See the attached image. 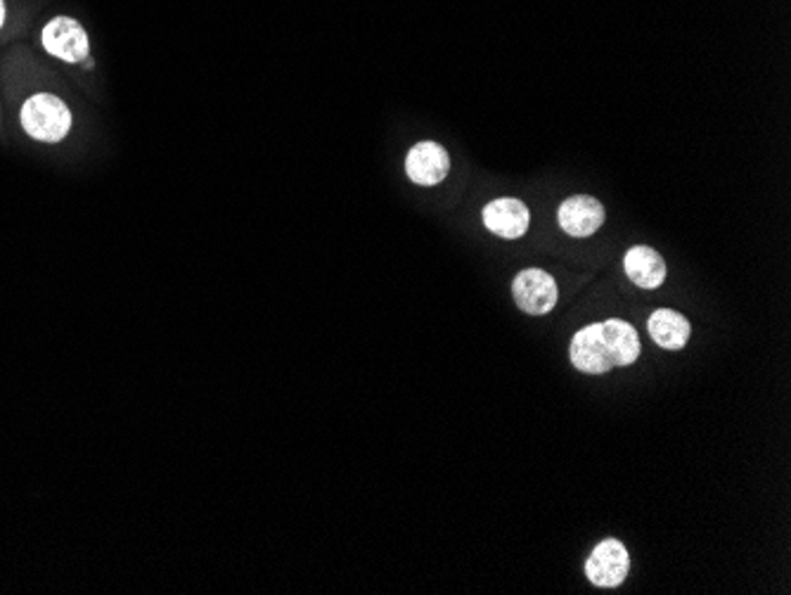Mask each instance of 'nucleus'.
Masks as SVG:
<instances>
[{
    "label": "nucleus",
    "instance_id": "nucleus-1",
    "mask_svg": "<svg viewBox=\"0 0 791 595\" xmlns=\"http://www.w3.org/2000/svg\"><path fill=\"white\" fill-rule=\"evenodd\" d=\"M22 126L31 138L43 143H58L70 134L72 112L58 95H33L22 107Z\"/></svg>",
    "mask_w": 791,
    "mask_h": 595
},
{
    "label": "nucleus",
    "instance_id": "nucleus-2",
    "mask_svg": "<svg viewBox=\"0 0 791 595\" xmlns=\"http://www.w3.org/2000/svg\"><path fill=\"white\" fill-rule=\"evenodd\" d=\"M631 557L626 545L616 539H604L585 562V574L600 588H616L626 582Z\"/></svg>",
    "mask_w": 791,
    "mask_h": 595
},
{
    "label": "nucleus",
    "instance_id": "nucleus-3",
    "mask_svg": "<svg viewBox=\"0 0 791 595\" xmlns=\"http://www.w3.org/2000/svg\"><path fill=\"white\" fill-rule=\"evenodd\" d=\"M512 294L521 311L531 313V316H543L558 304V283L541 269H527L514 278Z\"/></svg>",
    "mask_w": 791,
    "mask_h": 595
},
{
    "label": "nucleus",
    "instance_id": "nucleus-4",
    "mask_svg": "<svg viewBox=\"0 0 791 595\" xmlns=\"http://www.w3.org/2000/svg\"><path fill=\"white\" fill-rule=\"evenodd\" d=\"M43 48L64 62H81L89 55V36L76 20L55 18L43 29Z\"/></svg>",
    "mask_w": 791,
    "mask_h": 595
},
{
    "label": "nucleus",
    "instance_id": "nucleus-5",
    "mask_svg": "<svg viewBox=\"0 0 791 595\" xmlns=\"http://www.w3.org/2000/svg\"><path fill=\"white\" fill-rule=\"evenodd\" d=\"M406 171L417 186H439L450 171V157L439 143L425 140L408 153Z\"/></svg>",
    "mask_w": 791,
    "mask_h": 595
},
{
    "label": "nucleus",
    "instance_id": "nucleus-6",
    "mask_svg": "<svg viewBox=\"0 0 791 595\" xmlns=\"http://www.w3.org/2000/svg\"><path fill=\"white\" fill-rule=\"evenodd\" d=\"M560 226L571 238H587L604 223V207L587 195H574L562 202L558 211Z\"/></svg>",
    "mask_w": 791,
    "mask_h": 595
},
{
    "label": "nucleus",
    "instance_id": "nucleus-7",
    "mask_svg": "<svg viewBox=\"0 0 791 595\" xmlns=\"http://www.w3.org/2000/svg\"><path fill=\"white\" fill-rule=\"evenodd\" d=\"M529 221L531 213L527 205L514 200V197H500V200L486 205L483 209L486 228L504 240H517L524 236Z\"/></svg>",
    "mask_w": 791,
    "mask_h": 595
},
{
    "label": "nucleus",
    "instance_id": "nucleus-8",
    "mask_svg": "<svg viewBox=\"0 0 791 595\" xmlns=\"http://www.w3.org/2000/svg\"><path fill=\"white\" fill-rule=\"evenodd\" d=\"M571 361H574V366L581 373L587 375H604L612 370L607 352H604L600 323L585 325L574 335V340H571Z\"/></svg>",
    "mask_w": 791,
    "mask_h": 595
},
{
    "label": "nucleus",
    "instance_id": "nucleus-9",
    "mask_svg": "<svg viewBox=\"0 0 791 595\" xmlns=\"http://www.w3.org/2000/svg\"><path fill=\"white\" fill-rule=\"evenodd\" d=\"M600 330H602L604 352H607L612 368L633 366L639 356V337L635 333V327L628 325L626 321L612 319L607 323H600Z\"/></svg>",
    "mask_w": 791,
    "mask_h": 595
},
{
    "label": "nucleus",
    "instance_id": "nucleus-10",
    "mask_svg": "<svg viewBox=\"0 0 791 595\" xmlns=\"http://www.w3.org/2000/svg\"><path fill=\"white\" fill-rule=\"evenodd\" d=\"M624 269L633 283L637 288H645V290L662 288L666 280L664 259L659 257V252L652 250V247H645V244H637V247H633V250L626 252Z\"/></svg>",
    "mask_w": 791,
    "mask_h": 595
},
{
    "label": "nucleus",
    "instance_id": "nucleus-11",
    "mask_svg": "<svg viewBox=\"0 0 791 595\" xmlns=\"http://www.w3.org/2000/svg\"><path fill=\"white\" fill-rule=\"evenodd\" d=\"M649 335L652 340L662 346V349H683L689 340V333H693V327H689V321L683 316V313L673 311V309H659L654 311L649 316Z\"/></svg>",
    "mask_w": 791,
    "mask_h": 595
},
{
    "label": "nucleus",
    "instance_id": "nucleus-12",
    "mask_svg": "<svg viewBox=\"0 0 791 595\" xmlns=\"http://www.w3.org/2000/svg\"><path fill=\"white\" fill-rule=\"evenodd\" d=\"M3 22H6V3L0 0V27H3Z\"/></svg>",
    "mask_w": 791,
    "mask_h": 595
}]
</instances>
